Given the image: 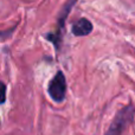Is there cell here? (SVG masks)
<instances>
[{
	"instance_id": "obj_1",
	"label": "cell",
	"mask_w": 135,
	"mask_h": 135,
	"mask_svg": "<svg viewBox=\"0 0 135 135\" xmlns=\"http://www.w3.org/2000/svg\"><path fill=\"white\" fill-rule=\"evenodd\" d=\"M47 93L50 97L56 102H62L65 98L66 94V81L63 72L58 71L55 77L50 81L49 86H47Z\"/></svg>"
},
{
	"instance_id": "obj_2",
	"label": "cell",
	"mask_w": 135,
	"mask_h": 135,
	"mask_svg": "<svg viewBox=\"0 0 135 135\" xmlns=\"http://www.w3.org/2000/svg\"><path fill=\"white\" fill-rule=\"evenodd\" d=\"M133 116H134V108L133 107H127V108H124V109H122L121 112L116 115L112 127L109 128V131L107 132L105 135H121L122 131H123L124 127L127 126V123L133 120Z\"/></svg>"
},
{
	"instance_id": "obj_3",
	"label": "cell",
	"mask_w": 135,
	"mask_h": 135,
	"mask_svg": "<svg viewBox=\"0 0 135 135\" xmlns=\"http://www.w3.org/2000/svg\"><path fill=\"white\" fill-rule=\"evenodd\" d=\"M76 1H77V0H70L69 2H66V5L64 6L63 11L59 13L58 27L56 28V31H55L54 33H49V35H46V39H49L50 42L54 43V45L56 46V50H59V47H61V43H62V30H63V27H64V21H65L68 14L70 13L72 6H74V4Z\"/></svg>"
},
{
	"instance_id": "obj_4",
	"label": "cell",
	"mask_w": 135,
	"mask_h": 135,
	"mask_svg": "<svg viewBox=\"0 0 135 135\" xmlns=\"http://www.w3.org/2000/svg\"><path fill=\"white\" fill-rule=\"evenodd\" d=\"M93 31V24L85 18H82L74 24L72 26V33L76 37H82V36H88Z\"/></svg>"
},
{
	"instance_id": "obj_5",
	"label": "cell",
	"mask_w": 135,
	"mask_h": 135,
	"mask_svg": "<svg viewBox=\"0 0 135 135\" xmlns=\"http://www.w3.org/2000/svg\"><path fill=\"white\" fill-rule=\"evenodd\" d=\"M2 103L5 102V93H6V86H5V84H2Z\"/></svg>"
}]
</instances>
